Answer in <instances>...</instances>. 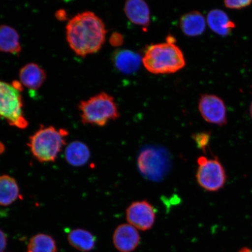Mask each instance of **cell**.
<instances>
[{
    "mask_svg": "<svg viewBox=\"0 0 252 252\" xmlns=\"http://www.w3.org/2000/svg\"><path fill=\"white\" fill-rule=\"evenodd\" d=\"M106 32L103 21L91 11L74 16L66 26L69 46L75 54L82 57L98 52L105 42Z\"/></svg>",
    "mask_w": 252,
    "mask_h": 252,
    "instance_id": "cell-1",
    "label": "cell"
},
{
    "mask_svg": "<svg viewBox=\"0 0 252 252\" xmlns=\"http://www.w3.org/2000/svg\"><path fill=\"white\" fill-rule=\"evenodd\" d=\"M142 62L154 74H169L181 70L186 65L184 53L172 43L155 44L147 47Z\"/></svg>",
    "mask_w": 252,
    "mask_h": 252,
    "instance_id": "cell-2",
    "label": "cell"
},
{
    "mask_svg": "<svg viewBox=\"0 0 252 252\" xmlns=\"http://www.w3.org/2000/svg\"><path fill=\"white\" fill-rule=\"evenodd\" d=\"M68 131L53 126H41L29 138L28 146L33 156L40 162H55L65 146Z\"/></svg>",
    "mask_w": 252,
    "mask_h": 252,
    "instance_id": "cell-3",
    "label": "cell"
},
{
    "mask_svg": "<svg viewBox=\"0 0 252 252\" xmlns=\"http://www.w3.org/2000/svg\"><path fill=\"white\" fill-rule=\"evenodd\" d=\"M23 86L18 81L9 84L0 80V119L20 129L26 128L28 126L23 109Z\"/></svg>",
    "mask_w": 252,
    "mask_h": 252,
    "instance_id": "cell-4",
    "label": "cell"
},
{
    "mask_svg": "<svg viewBox=\"0 0 252 252\" xmlns=\"http://www.w3.org/2000/svg\"><path fill=\"white\" fill-rule=\"evenodd\" d=\"M79 109L84 124L100 127L106 126L110 121H115L121 116L115 99L105 93L83 100L79 105Z\"/></svg>",
    "mask_w": 252,
    "mask_h": 252,
    "instance_id": "cell-5",
    "label": "cell"
},
{
    "mask_svg": "<svg viewBox=\"0 0 252 252\" xmlns=\"http://www.w3.org/2000/svg\"><path fill=\"white\" fill-rule=\"evenodd\" d=\"M137 166L144 178L158 182L171 169V159L166 150L149 146L141 151L137 158Z\"/></svg>",
    "mask_w": 252,
    "mask_h": 252,
    "instance_id": "cell-6",
    "label": "cell"
},
{
    "mask_svg": "<svg viewBox=\"0 0 252 252\" xmlns=\"http://www.w3.org/2000/svg\"><path fill=\"white\" fill-rule=\"evenodd\" d=\"M196 178L197 184L207 191H218L224 187L227 175L218 158L209 159L206 157L198 158Z\"/></svg>",
    "mask_w": 252,
    "mask_h": 252,
    "instance_id": "cell-7",
    "label": "cell"
},
{
    "mask_svg": "<svg viewBox=\"0 0 252 252\" xmlns=\"http://www.w3.org/2000/svg\"><path fill=\"white\" fill-rule=\"evenodd\" d=\"M126 220L135 228L148 231L155 223L156 210L147 200L134 201L126 209Z\"/></svg>",
    "mask_w": 252,
    "mask_h": 252,
    "instance_id": "cell-8",
    "label": "cell"
},
{
    "mask_svg": "<svg viewBox=\"0 0 252 252\" xmlns=\"http://www.w3.org/2000/svg\"><path fill=\"white\" fill-rule=\"evenodd\" d=\"M198 110L205 121L223 126L227 124L226 108L223 100L214 94H201L198 101Z\"/></svg>",
    "mask_w": 252,
    "mask_h": 252,
    "instance_id": "cell-9",
    "label": "cell"
},
{
    "mask_svg": "<svg viewBox=\"0 0 252 252\" xmlns=\"http://www.w3.org/2000/svg\"><path fill=\"white\" fill-rule=\"evenodd\" d=\"M140 236L137 229L129 223H123L115 229L113 242L120 252H132L140 243Z\"/></svg>",
    "mask_w": 252,
    "mask_h": 252,
    "instance_id": "cell-10",
    "label": "cell"
},
{
    "mask_svg": "<svg viewBox=\"0 0 252 252\" xmlns=\"http://www.w3.org/2000/svg\"><path fill=\"white\" fill-rule=\"evenodd\" d=\"M124 11L132 23L145 28L149 26L150 8L143 0H128L125 3Z\"/></svg>",
    "mask_w": 252,
    "mask_h": 252,
    "instance_id": "cell-11",
    "label": "cell"
},
{
    "mask_svg": "<svg viewBox=\"0 0 252 252\" xmlns=\"http://www.w3.org/2000/svg\"><path fill=\"white\" fill-rule=\"evenodd\" d=\"M20 83L31 90H38L46 79L45 70L37 64L28 63L21 68L19 73Z\"/></svg>",
    "mask_w": 252,
    "mask_h": 252,
    "instance_id": "cell-12",
    "label": "cell"
},
{
    "mask_svg": "<svg viewBox=\"0 0 252 252\" xmlns=\"http://www.w3.org/2000/svg\"><path fill=\"white\" fill-rule=\"evenodd\" d=\"M113 61L116 68L125 74L134 73L143 63L138 53L128 50H117L113 55Z\"/></svg>",
    "mask_w": 252,
    "mask_h": 252,
    "instance_id": "cell-13",
    "label": "cell"
},
{
    "mask_svg": "<svg viewBox=\"0 0 252 252\" xmlns=\"http://www.w3.org/2000/svg\"><path fill=\"white\" fill-rule=\"evenodd\" d=\"M207 21L204 15L197 11H193L182 15L180 27L182 32L189 37L201 35L206 30Z\"/></svg>",
    "mask_w": 252,
    "mask_h": 252,
    "instance_id": "cell-14",
    "label": "cell"
},
{
    "mask_svg": "<svg viewBox=\"0 0 252 252\" xmlns=\"http://www.w3.org/2000/svg\"><path fill=\"white\" fill-rule=\"evenodd\" d=\"M207 23L214 33L221 36L229 35L236 27L227 14L220 9H212L208 13Z\"/></svg>",
    "mask_w": 252,
    "mask_h": 252,
    "instance_id": "cell-15",
    "label": "cell"
},
{
    "mask_svg": "<svg viewBox=\"0 0 252 252\" xmlns=\"http://www.w3.org/2000/svg\"><path fill=\"white\" fill-rule=\"evenodd\" d=\"M21 49L18 32L8 25H0V52L18 55Z\"/></svg>",
    "mask_w": 252,
    "mask_h": 252,
    "instance_id": "cell-16",
    "label": "cell"
},
{
    "mask_svg": "<svg viewBox=\"0 0 252 252\" xmlns=\"http://www.w3.org/2000/svg\"><path fill=\"white\" fill-rule=\"evenodd\" d=\"M90 157L89 147L83 142L72 141L66 147L65 158L72 166L79 167L86 164Z\"/></svg>",
    "mask_w": 252,
    "mask_h": 252,
    "instance_id": "cell-17",
    "label": "cell"
},
{
    "mask_svg": "<svg viewBox=\"0 0 252 252\" xmlns=\"http://www.w3.org/2000/svg\"><path fill=\"white\" fill-rule=\"evenodd\" d=\"M19 197L20 188L15 179L7 175L0 176V206H9Z\"/></svg>",
    "mask_w": 252,
    "mask_h": 252,
    "instance_id": "cell-18",
    "label": "cell"
},
{
    "mask_svg": "<svg viewBox=\"0 0 252 252\" xmlns=\"http://www.w3.org/2000/svg\"><path fill=\"white\" fill-rule=\"evenodd\" d=\"M68 241L72 247L83 252L92 251L96 244V237L83 229H75L69 233Z\"/></svg>",
    "mask_w": 252,
    "mask_h": 252,
    "instance_id": "cell-19",
    "label": "cell"
},
{
    "mask_svg": "<svg viewBox=\"0 0 252 252\" xmlns=\"http://www.w3.org/2000/svg\"><path fill=\"white\" fill-rule=\"evenodd\" d=\"M56 241L51 236L45 234L34 235L30 240L27 252H57Z\"/></svg>",
    "mask_w": 252,
    "mask_h": 252,
    "instance_id": "cell-20",
    "label": "cell"
},
{
    "mask_svg": "<svg viewBox=\"0 0 252 252\" xmlns=\"http://www.w3.org/2000/svg\"><path fill=\"white\" fill-rule=\"evenodd\" d=\"M192 138L197 145L198 149L206 153L211 139V132H201L192 135Z\"/></svg>",
    "mask_w": 252,
    "mask_h": 252,
    "instance_id": "cell-21",
    "label": "cell"
},
{
    "mask_svg": "<svg viewBox=\"0 0 252 252\" xmlns=\"http://www.w3.org/2000/svg\"><path fill=\"white\" fill-rule=\"evenodd\" d=\"M226 8L229 9H242L251 5L252 1L251 0H226L223 2Z\"/></svg>",
    "mask_w": 252,
    "mask_h": 252,
    "instance_id": "cell-22",
    "label": "cell"
},
{
    "mask_svg": "<svg viewBox=\"0 0 252 252\" xmlns=\"http://www.w3.org/2000/svg\"><path fill=\"white\" fill-rule=\"evenodd\" d=\"M110 43L111 45L114 47L121 46L124 42V37L122 35V34L115 32L112 34L111 36L109 39Z\"/></svg>",
    "mask_w": 252,
    "mask_h": 252,
    "instance_id": "cell-23",
    "label": "cell"
},
{
    "mask_svg": "<svg viewBox=\"0 0 252 252\" xmlns=\"http://www.w3.org/2000/svg\"><path fill=\"white\" fill-rule=\"evenodd\" d=\"M7 236L5 232L0 229V252H3L7 245Z\"/></svg>",
    "mask_w": 252,
    "mask_h": 252,
    "instance_id": "cell-24",
    "label": "cell"
},
{
    "mask_svg": "<svg viewBox=\"0 0 252 252\" xmlns=\"http://www.w3.org/2000/svg\"><path fill=\"white\" fill-rule=\"evenodd\" d=\"M56 17L59 19V20H64L66 18V12L65 11L59 10L56 12Z\"/></svg>",
    "mask_w": 252,
    "mask_h": 252,
    "instance_id": "cell-25",
    "label": "cell"
},
{
    "mask_svg": "<svg viewBox=\"0 0 252 252\" xmlns=\"http://www.w3.org/2000/svg\"><path fill=\"white\" fill-rule=\"evenodd\" d=\"M5 150V145L0 141V155L4 153Z\"/></svg>",
    "mask_w": 252,
    "mask_h": 252,
    "instance_id": "cell-26",
    "label": "cell"
},
{
    "mask_svg": "<svg viewBox=\"0 0 252 252\" xmlns=\"http://www.w3.org/2000/svg\"><path fill=\"white\" fill-rule=\"evenodd\" d=\"M238 252H252V249L248 248H244L241 249Z\"/></svg>",
    "mask_w": 252,
    "mask_h": 252,
    "instance_id": "cell-27",
    "label": "cell"
},
{
    "mask_svg": "<svg viewBox=\"0 0 252 252\" xmlns=\"http://www.w3.org/2000/svg\"><path fill=\"white\" fill-rule=\"evenodd\" d=\"M250 115H251V118L252 119V102L250 105Z\"/></svg>",
    "mask_w": 252,
    "mask_h": 252,
    "instance_id": "cell-28",
    "label": "cell"
}]
</instances>
